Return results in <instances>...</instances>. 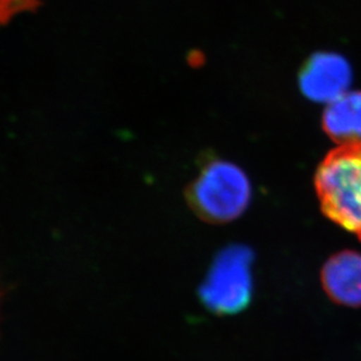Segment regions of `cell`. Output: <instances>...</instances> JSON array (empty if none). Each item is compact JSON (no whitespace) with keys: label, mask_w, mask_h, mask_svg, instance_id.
<instances>
[{"label":"cell","mask_w":361,"mask_h":361,"mask_svg":"<svg viewBox=\"0 0 361 361\" xmlns=\"http://www.w3.org/2000/svg\"><path fill=\"white\" fill-rule=\"evenodd\" d=\"M316 188L325 215L361 236V147H339L320 164Z\"/></svg>","instance_id":"cell-1"},{"label":"cell","mask_w":361,"mask_h":361,"mask_svg":"<svg viewBox=\"0 0 361 361\" xmlns=\"http://www.w3.org/2000/svg\"><path fill=\"white\" fill-rule=\"evenodd\" d=\"M252 259L249 247L233 245L223 249L200 288V298L217 316H233L247 309L252 298Z\"/></svg>","instance_id":"cell-2"},{"label":"cell","mask_w":361,"mask_h":361,"mask_svg":"<svg viewBox=\"0 0 361 361\" xmlns=\"http://www.w3.org/2000/svg\"><path fill=\"white\" fill-rule=\"evenodd\" d=\"M250 200V180L240 167L226 161L209 164L191 185L192 208L212 222L240 217Z\"/></svg>","instance_id":"cell-3"},{"label":"cell","mask_w":361,"mask_h":361,"mask_svg":"<svg viewBox=\"0 0 361 361\" xmlns=\"http://www.w3.org/2000/svg\"><path fill=\"white\" fill-rule=\"evenodd\" d=\"M352 78L351 65L344 56L318 52L304 63L299 87L310 100L329 104L350 92Z\"/></svg>","instance_id":"cell-4"},{"label":"cell","mask_w":361,"mask_h":361,"mask_svg":"<svg viewBox=\"0 0 361 361\" xmlns=\"http://www.w3.org/2000/svg\"><path fill=\"white\" fill-rule=\"evenodd\" d=\"M322 281L334 302L361 306V254L344 251L331 257L324 267Z\"/></svg>","instance_id":"cell-5"},{"label":"cell","mask_w":361,"mask_h":361,"mask_svg":"<svg viewBox=\"0 0 361 361\" xmlns=\"http://www.w3.org/2000/svg\"><path fill=\"white\" fill-rule=\"evenodd\" d=\"M323 125L341 147H361V92H348L327 104Z\"/></svg>","instance_id":"cell-6"}]
</instances>
